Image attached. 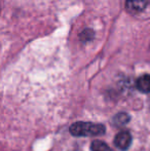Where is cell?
I'll return each mask as SVG.
<instances>
[{
  "mask_svg": "<svg viewBox=\"0 0 150 151\" xmlns=\"http://www.w3.org/2000/svg\"><path fill=\"white\" fill-rule=\"evenodd\" d=\"M71 135L75 137H88V136H100L105 133V127L103 124L93 122L78 121L70 127Z\"/></svg>",
  "mask_w": 150,
  "mask_h": 151,
  "instance_id": "obj_1",
  "label": "cell"
},
{
  "mask_svg": "<svg viewBox=\"0 0 150 151\" xmlns=\"http://www.w3.org/2000/svg\"><path fill=\"white\" fill-rule=\"evenodd\" d=\"M131 142H132V136L128 133V131L120 132L116 135L115 139H114V144L118 149L124 151L126 150L131 145Z\"/></svg>",
  "mask_w": 150,
  "mask_h": 151,
  "instance_id": "obj_2",
  "label": "cell"
},
{
  "mask_svg": "<svg viewBox=\"0 0 150 151\" xmlns=\"http://www.w3.org/2000/svg\"><path fill=\"white\" fill-rule=\"evenodd\" d=\"M147 3V0H126V6L130 12H139L146 8Z\"/></svg>",
  "mask_w": 150,
  "mask_h": 151,
  "instance_id": "obj_3",
  "label": "cell"
},
{
  "mask_svg": "<svg viewBox=\"0 0 150 151\" xmlns=\"http://www.w3.org/2000/svg\"><path fill=\"white\" fill-rule=\"evenodd\" d=\"M137 88L142 93H150V74L140 76L136 82Z\"/></svg>",
  "mask_w": 150,
  "mask_h": 151,
  "instance_id": "obj_4",
  "label": "cell"
},
{
  "mask_svg": "<svg viewBox=\"0 0 150 151\" xmlns=\"http://www.w3.org/2000/svg\"><path fill=\"white\" fill-rule=\"evenodd\" d=\"M90 148H92V151H113L107 144L102 141H94Z\"/></svg>",
  "mask_w": 150,
  "mask_h": 151,
  "instance_id": "obj_5",
  "label": "cell"
},
{
  "mask_svg": "<svg viewBox=\"0 0 150 151\" xmlns=\"http://www.w3.org/2000/svg\"><path fill=\"white\" fill-rule=\"evenodd\" d=\"M130 121V116L126 113H118L114 116V123L117 125H123Z\"/></svg>",
  "mask_w": 150,
  "mask_h": 151,
  "instance_id": "obj_6",
  "label": "cell"
}]
</instances>
